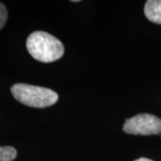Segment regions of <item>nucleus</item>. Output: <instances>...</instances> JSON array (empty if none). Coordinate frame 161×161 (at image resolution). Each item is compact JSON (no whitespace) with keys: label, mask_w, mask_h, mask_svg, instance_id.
Here are the masks:
<instances>
[{"label":"nucleus","mask_w":161,"mask_h":161,"mask_svg":"<svg viewBox=\"0 0 161 161\" xmlns=\"http://www.w3.org/2000/svg\"><path fill=\"white\" fill-rule=\"evenodd\" d=\"M144 14L150 22L161 24V0H149L144 7Z\"/></svg>","instance_id":"4"},{"label":"nucleus","mask_w":161,"mask_h":161,"mask_svg":"<svg viewBox=\"0 0 161 161\" xmlns=\"http://www.w3.org/2000/svg\"><path fill=\"white\" fill-rule=\"evenodd\" d=\"M11 92L19 102L32 108H41L50 107L58 100V93L50 89L25 83L13 85Z\"/></svg>","instance_id":"2"},{"label":"nucleus","mask_w":161,"mask_h":161,"mask_svg":"<svg viewBox=\"0 0 161 161\" xmlns=\"http://www.w3.org/2000/svg\"><path fill=\"white\" fill-rule=\"evenodd\" d=\"M17 156L16 150L11 146L0 147V161H13Z\"/></svg>","instance_id":"5"},{"label":"nucleus","mask_w":161,"mask_h":161,"mask_svg":"<svg viewBox=\"0 0 161 161\" xmlns=\"http://www.w3.org/2000/svg\"><path fill=\"white\" fill-rule=\"evenodd\" d=\"M7 16H8V13L6 10V7L0 2V30L6 24Z\"/></svg>","instance_id":"6"},{"label":"nucleus","mask_w":161,"mask_h":161,"mask_svg":"<svg viewBox=\"0 0 161 161\" xmlns=\"http://www.w3.org/2000/svg\"><path fill=\"white\" fill-rule=\"evenodd\" d=\"M125 132L135 135H151L161 132V119L150 114H140L127 119L123 127Z\"/></svg>","instance_id":"3"},{"label":"nucleus","mask_w":161,"mask_h":161,"mask_svg":"<svg viewBox=\"0 0 161 161\" xmlns=\"http://www.w3.org/2000/svg\"><path fill=\"white\" fill-rule=\"evenodd\" d=\"M135 161H152L149 159V158H138V159H136Z\"/></svg>","instance_id":"7"},{"label":"nucleus","mask_w":161,"mask_h":161,"mask_svg":"<svg viewBox=\"0 0 161 161\" xmlns=\"http://www.w3.org/2000/svg\"><path fill=\"white\" fill-rule=\"evenodd\" d=\"M26 47L32 58L43 63L57 61L64 52L63 43L45 31H34L30 34Z\"/></svg>","instance_id":"1"}]
</instances>
